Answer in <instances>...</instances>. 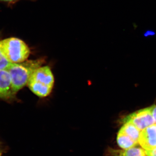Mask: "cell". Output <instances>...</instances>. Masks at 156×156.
Segmentation results:
<instances>
[{"label": "cell", "instance_id": "277c9868", "mask_svg": "<svg viewBox=\"0 0 156 156\" xmlns=\"http://www.w3.org/2000/svg\"><path fill=\"white\" fill-rule=\"evenodd\" d=\"M130 123L140 131L155 124L150 107L140 110L128 115L123 120V123Z\"/></svg>", "mask_w": 156, "mask_h": 156}, {"label": "cell", "instance_id": "9a60e30c", "mask_svg": "<svg viewBox=\"0 0 156 156\" xmlns=\"http://www.w3.org/2000/svg\"><path fill=\"white\" fill-rule=\"evenodd\" d=\"M155 34V32L154 31L148 30L145 32V33L144 34V36L145 37L151 36L154 35Z\"/></svg>", "mask_w": 156, "mask_h": 156}, {"label": "cell", "instance_id": "ba28073f", "mask_svg": "<svg viewBox=\"0 0 156 156\" xmlns=\"http://www.w3.org/2000/svg\"><path fill=\"white\" fill-rule=\"evenodd\" d=\"M117 141L118 145L122 149H128L136 146L138 144V143L120 131L117 135Z\"/></svg>", "mask_w": 156, "mask_h": 156}, {"label": "cell", "instance_id": "52a82bcc", "mask_svg": "<svg viewBox=\"0 0 156 156\" xmlns=\"http://www.w3.org/2000/svg\"><path fill=\"white\" fill-rule=\"evenodd\" d=\"M108 154L110 156H147L145 150L141 147H134L128 149L119 150L109 148Z\"/></svg>", "mask_w": 156, "mask_h": 156}, {"label": "cell", "instance_id": "6da1fadb", "mask_svg": "<svg viewBox=\"0 0 156 156\" xmlns=\"http://www.w3.org/2000/svg\"><path fill=\"white\" fill-rule=\"evenodd\" d=\"M44 62L43 58H40L10 64L6 70L11 76L12 90L14 94L28 84L33 73L41 66Z\"/></svg>", "mask_w": 156, "mask_h": 156}, {"label": "cell", "instance_id": "3957f363", "mask_svg": "<svg viewBox=\"0 0 156 156\" xmlns=\"http://www.w3.org/2000/svg\"><path fill=\"white\" fill-rule=\"evenodd\" d=\"M0 52L10 63H19L27 60L30 50L21 39L10 37L0 41Z\"/></svg>", "mask_w": 156, "mask_h": 156}, {"label": "cell", "instance_id": "7a4b0ae2", "mask_svg": "<svg viewBox=\"0 0 156 156\" xmlns=\"http://www.w3.org/2000/svg\"><path fill=\"white\" fill-rule=\"evenodd\" d=\"M54 78L49 66H41L36 69L28 81L29 88L39 97H47L52 92Z\"/></svg>", "mask_w": 156, "mask_h": 156}, {"label": "cell", "instance_id": "30bf717a", "mask_svg": "<svg viewBox=\"0 0 156 156\" xmlns=\"http://www.w3.org/2000/svg\"><path fill=\"white\" fill-rule=\"evenodd\" d=\"M11 64L0 52V70L7 69Z\"/></svg>", "mask_w": 156, "mask_h": 156}, {"label": "cell", "instance_id": "7c38bea8", "mask_svg": "<svg viewBox=\"0 0 156 156\" xmlns=\"http://www.w3.org/2000/svg\"><path fill=\"white\" fill-rule=\"evenodd\" d=\"M151 113L152 115L155 124H156V105H152L150 107Z\"/></svg>", "mask_w": 156, "mask_h": 156}, {"label": "cell", "instance_id": "8992f818", "mask_svg": "<svg viewBox=\"0 0 156 156\" xmlns=\"http://www.w3.org/2000/svg\"><path fill=\"white\" fill-rule=\"evenodd\" d=\"M11 76L6 69L0 70V98L9 99L14 97Z\"/></svg>", "mask_w": 156, "mask_h": 156}, {"label": "cell", "instance_id": "9c48e42d", "mask_svg": "<svg viewBox=\"0 0 156 156\" xmlns=\"http://www.w3.org/2000/svg\"><path fill=\"white\" fill-rule=\"evenodd\" d=\"M119 131L127 134L131 139L138 143L141 131L131 123H124Z\"/></svg>", "mask_w": 156, "mask_h": 156}, {"label": "cell", "instance_id": "5bb4252c", "mask_svg": "<svg viewBox=\"0 0 156 156\" xmlns=\"http://www.w3.org/2000/svg\"><path fill=\"white\" fill-rule=\"evenodd\" d=\"M147 156H156V149L151 151H145Z\"/></svg>", "mask_w": 156, "mask_h": 156}, {"label": "cell", "instance_id": "4fadbf2b", "mask_svg": "<svg viewBox=\"0 0 156 156\" xmlns=\"http://www.w3.org/2000/svg\"><path fill=\"white\" fill-rule=\"evenodd\" d=\"M21 0H0V2L5 3L7 5H14V4L19 2ZM29 1H34L35 0H29Z\"/></svg>", "mask_w": 156, "mask_h": 156}, {"label": "cell", "instance_id": "8fae6325", "mask_svg": "<svg viewBox=\"0 0 156 156\" xmlns=\"http://www.w3.org/2000/svg\"><path fill=\"white\" fill-rule=\"evenodd\" d=\"M9 150L8 147L0 140V156H4Z\"/></svg>", "mask_w": 156, "mask_h": 156}, {"label": "cell", "instance_id": "5b68a950", "mask_svg": "<svg viewBox=\"0 0 156 156\" xmlns=\"http://www.w3.org/2000/svg\"><path fill=\"white\" fill-rule=\"evenodd\" d=\"M138 144L145 151L156 149V124L152 125L141 131Z\"/></svg>", "mask_w": 156, "mask_h": 156}]
</instances>
